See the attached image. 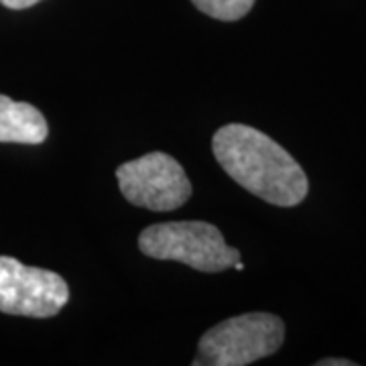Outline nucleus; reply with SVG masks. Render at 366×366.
Listing matches in <instances>:
<instances>
[{"label": "nucleus", "instance_id": "5", "mask_svg": "<svg viewBox=\"0 0 366 366\" xmlns=\"http://www.w3.org/2000/svg\"><path fill=\"white\" fill-rule=\"evenodd\" d=\"M69 300L67 283L53 271L25 267L0 257V312L26 317H53Z\"/></svg>", "mask_w": 366, "mask_h": 366}, {"label": "nucleus", "instance_id": "10", "mask_svg": "<svg viewBox=\"0 0 366 366\" xmlns=\"http://www.w3.org/2000/svg\"><path fill=\"white\" fill-rule=\"evenodd\" d=\"M232 267H234L236 271H242V269H244V262H240V261H236L234 264H232Z\"/></svg>", "mask_w": 366, "mask_h": 366}, {"label": "nucleus", "instance_id": "3", "mask_svg": "<svg viewBox=\"0 0 366 366\" xmlns=\"http://www.w3.org/2000/svg\"><path fill=\"white\" fill-rule=\"evenodd\" d=\"M139 249L151 259L183 262L202 273H220L240 261V252L226 244L216 226L196 220L147 226Z\"/></svg>", "mask_w": 366, "mask_h": 366}, {"label": "nucleus", "instance_id": "9", "mask_svg": "<svg viewBox=\"0 0 366 366\" xmlns=\"http://www.w3.org/2000/svg\"><path fill=\"white\" fill-rule=\"evenodd\" d=\"M356 362L352 360H348V358H324V360H320L317 366H354Z\"/></svg>", "mask_w": 366, "mask_h": 366}, {"label": "nucleus", "instance_id": "6", "mask_svg": "<svg viewBox=\"0 0 366 366\" xmlns=\"http://www.w3.org/2000/svg\"><path fill=\"white\" fill-rule=\"evenodd\" d=\"M47 134V120L35 106L0 94V143L41 144Z\"/></svg>", "mask_w": 366, "mask_h": 366}, {"label": "nucleus", "instance_id": "8", "mask_svg": "<svg viewBox=\"0 0 366 366\" xmlns=\"http://www.w3.org/2000/svg\"><path fill=\"white\" fill-rule=\"evenodd\" d=\"M6 9H13V11H23V9H29L33 4H37L39 0H0Z\"/></svg>", "mask_w": 366, "mask_h": 366}, {"label": "nucleus", "instance_id": "2", "mask_svg": "<svg viewBox=\"0 0 366 366\" xmlns=\"http://www.w3.org/2000/svg\"><path fill=\"white\" fill-rule=\"evenodd\" d=\"M285 340L281 317L252 312L224 320L199 338L194 366H247L274 354Z\"/></svg>", "mask_w": 366, "mask_h": 366}, {"label": "nucleus", "instance_id": "4", "mask_svg": "<svg viewBox=\"0 0 366 366\" xmlns=\"http://www.w3.org/2000/svg\"><path fill=\"white\" fill-rule=\"evenodd\" d=\"M122 196L132 206L151 212L182 208L192 196V183L183 167L167 153H149L129 161L117 169Z\"/></svg>", "mask_w": 366, "mask_h": 366}, {"label": "nucleus", "instance_id": "7", "mask_svg": "<svg viewBox=\"0 0 366 366\" xmlns=\"http://www.w3.org/2000/svg\"><path fill=\"white\" fill-rule=\"evenodd\" d=\"M204 14L218 21H240L250 13L254 0H192Z\"/></svg>", "mask_w": 366, "mask_h": 366}, {"label": "nucleus", "instance_id": "1", "mask_svg": "<svg viewBox=\"0 0 366 366\" xmlns=\"http://www.w3.org/2000/svg\"><path fill=\"white\" fill-rule=\"evenodd\" d=\"M212 149L222 169L252 196L281 208H293L307 196L305 171L264 132L226 124L214 134Z\"/></svg>", "mask_w": 366, "mask_h": 366}]
</instances>
